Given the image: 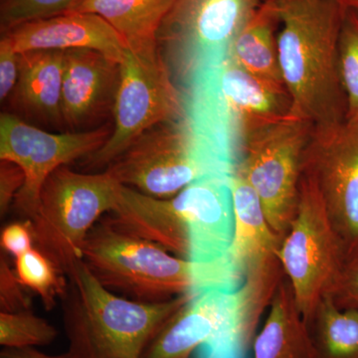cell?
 Here are the masks:
<instances>
[{"label": "cell", "instance_id": "1", "mask_svg": "<svg viewBox=\"0 0 358 358\" xmlns=\"http://www.w3.org/2000/svg\"><path fill=\"white\" fill-rule=\"evenodd\" d=\"M282 81L291 114L313 127L346 122V101L338 66L345 9L338 0H282L275 4Z\"/></svg>", "mask_w": 358, "mask_h": 358}, {"label": "cell", "instance_id": "20", "mask_svg": "<svg viewBox=\"0 0 358 358\" xmlns=\"http://www.w3.org/2000/svg\"><path fill=\"white\" fill-rule=\"evenodd\" d=\"M279 24L275 4L261 3L237 35L228 58L249 74L285 87L275 32Z\"/></svg>", "mask_w": 358, "mask_h": 358}, {"label": "cell", "instance_id": "19", "mask_svg": "<svg viewBox=\"0 0 358 358\" xmlns=\"http://www.w3.org/2000/svg\"><path fill=\"white\" fill-rule=\"evenodd\" d=\"M254 358H315L310 327L296 305L288 278L280 282L260 333Z\"/></svg>", "mask_w": 358, "mask_h": 358}, {"label": "cell", "instance_id": "17", "mask_svg": "<svg viewBox=\"0 0 358 358\" xmlns=\"http://www.w3.org/2000/svg\"><path fill=\"white\" fill-rule=\"evenodd\" d=\"M17 53L38 50L93 49L121 63L128 48L121 34L94 13H66L4 30Z\"/></svg>", "mask_w": 358, "mask_h": 358}, {"label": "cell", "instance_id": "30", "mask_svg": "<svg viewBox=\"0 0 358 358\" xmlns=\"http://www.w3.org/2000/svg\"><path fill=\"white\" fill-rule=\"evenodd\" d=\"M331 296L338 308L358 312V254L346 261L345 270Z\"/></svg>", "mask_w": 358, "mask_h": 358}, {"label": "cell", "instance_id": "29", "mask_svg": "<svg viewBox=\"0 0 358 358\" xmlns=\"http://www.w3.org/2000/svg\"><path fill=\"white\" fill-rule=\"evenodd\" d=\"M25 182L24 171L15 162L1 160L0 162V214L1 217L13 203L16 195Z\"/></svg>", "mask_w": 358, "mask_h": 358}, {"label": "cell", "instance_id": "18", "mask_svg": "<svg viewBox=\"0 0 358 358\" xmlns=\"http://www.w3.org/2000/svg\"><path fill=\"white\" fill-rule=\"evenodd\" d=\"M65 51L38 50L20 54L16 100L26 112L49 124H62Z\"/></svg>", "mask_w": 358, "mask_h": 358}, {"label": "cell", "instance_id": "12", "mask_svg": "<svg viewBox=\"0 0 358 358\" xmlns=\"http://www.w3.org/2000/svg\"><path fill=\"white\" fill-rule=\"evenodd\" d=\"M113 129L101 127L84 131L52 134L27 124L13 114L0 117V159L22 169L25 182L13 206L30 220L36 216L45 181L56 169L89 157L107 143Z\"/></svg>", "mask_w": 358, "mask_h": 358}, {"label": "cell", "instance_id": "8", "mask_svg": "<svg viewBox=\"0 0 358 358\" xmlns=\"http://www.w3.org/2000/svg\"><path fill=\"white\" fill-rule=\"evenodd\" d=\"M277 257L308 324L320 301L334 294L348 257L317 186L303 173L296 215Z\"/></svg>", "mask_w": 358, "mask_h": 358}, {"label": "cell", "instance_id": "27", "mask_svg": "<svg viewBox=\"0 0 358 358\" xmlns=\"http://www.w3.org/2000/svg\"><path fill=\"white\" fill-rule=\"evenodd\" d=\"M17 279L6 254L0 256V310L1 313H17L31 310V299Z\"/></svg>", "mask_w": 358, "mask_h": 358}, {"label": "cell", "instance_id": "24", "mask_svg": "<svg viewBox=\"0 0 358 358\" xmlns=\"http://www.w3.org/2000/svg\"><path fill=\"white\" fill-rule=\"evenodd\" d=\"M338 66L346 101V122L358 124V11L345 9L338 43Z\"/></svg>", "mask_w": 358, "mask_h": 358}, {"label": "cell", "instance_id": "26", "mask_svg": "<svg viewBox=\"0 0 358 358\" xmlns=\"http://www.w3.org/2000/svg\"><path fill=\"white\" fill-rule=\"evenodd\" d=\"M80 0H2V31L29 21L66 13Z\"/></svg>", "mask_w": 358, "mask_h": 358}, {"label": "cell", "instance_id": "14", "mask_svg": "<svg viewBox=\"0 0 358 358\" xmlns=\"http://www.w3.org/2000/svg\"><path fill=\"white\" fill-rule=\"evenodd\" d=\"M235 229L232 244L217 263L199 268L194 294L209 289L235 291L257 268L277 257L282 237L268 225L255 190L238 169L230 178Z\"/></svg>", "mask_w": 358, "mask_h": 358}, {"label": "cell", "instance_id": "21", "mask_svg": "<svg viewBox=\"0 0 358 358\" xmlns=\"http://www.w3.org/2000/svg\"><path fill=\"white\" fill-rule=\"evenodd\" d=\"M176 0H80L68 13H94L109 22L128 47L157 44V34Z\"/></svg>", "mask_w": 358, "mask_h": 358}, {"label": "cell", "instance_id": "15", "mask_svg": "<svg viewBox=\"0 0 358 358\" xmlns=\"http://www.w3.org/2000/svg\"><path fill=\"white\" fill-rule=\"evenodd\" d=\"M230 178H201L171 197L185 220L187 261L195 268L217 263L232 244L235 218Z\"/></svg>", "mask_w": 358, "mask_h": 358}, {"label": "cell", "instance_id": "28", "mask_svg": "<svg viewBox=\"0 0 358 358\" xmlns=\"http://www.w3.org/2000/svg\"><path fill=\"white\" fill-rule=\"evenodd\" d=\"M33 242H35L34 231L30 219L8 224L0 235L2 250L15 259L32 249Z\"/></svg>", "mask_w": 358, "mask_h": 358}, {"label": "cell", "instance_id": "31", "mask_svg": "<svg viewBox=\"0 0 358 358\" xmlns=\"http://www.w3.org/2000/svg\"><path fill=\"white\" fill-rule=\"evenodd\" d=\"M20 76V53L6 36L0 41V99L1 102L15 89Z\"/></svg>", "mask_w": 358, "mask_h": 358}, {"label": "cell", "instance_id": "5", "mask_svg": "<svg viewBox=\"0 0 358 358\" xmlns=\"http://www.w3.org/2000/svg\"><path fill=\"white\" fill-rule=\"evenodd\" d=\"M83 260L103 287L141 303L192 296L194 287V268L189 261L119 229L109 216L90 231Z\"/></svg>", "mask_w": 358, "mask_h": 358}, {"label": "cell", "instance_id": "4", "mask_svg": "<svg viewBox=\"0 0 358 358\" xmlns=\"http://www.w3.org/2000/svg\"><path fill=\"white\" fill-rule=\"evenodd\" d=\"M237 166L230 150L185 109L141 134L105 171L143 194L171 199L199 179L231 178Z\"/></svg>", "mask_w": 358, "mask_h": 358}, {"label": "cell", "instance_id": "9", "mask_svg": "<svg viewBox=\"0 0 358 358\" xmlns=\"http://www.w3.org/2000/svg\"><path fill=\"white\" fill-rule=\"evenodd\" d=\"M313 126L289 114L245 134L236 169L255 190L270 227L284 238L300 199L303 160Z\"/></svg>", "mask_w": 358, "mask_h": 358}, {"label": "cell", "instance_id": "22", "mask_svg": "<svg viewBox=\"0 0 358 358\" xmlns=\"http://www.w3.org/2000/svg\"><path fill=\"white\" fill-rule=\"evenodd\" d=\"M315 358H358V312L326 296L308 322Z\"/></svg>", "mask_w": 358, "mask_h": 358}, {"label": "cell", "instance_id": "2", "mask_svg": "<svg viewBox=\"0 0 358 358\" xmlns=\"http://www.w3.org/2000/svg\"><path fill=\"white\" fill-rule=\"evenodd\" d=\"M282 274L267 266L252 273L235 291L209 289L190 296L143 350L141 358H245L264 310Z\"/></svg>", "mask_w": 358, "mask_h": 358}, {"label": "cell", "instance_id": "23", "mask_svg": "<svg viewBox=\"0 0 358 358\" xmlns=\"http://www.w3.org/2000/svg\"><path fill=\"white\" fill-rule=\"evenodd\" d=\"M14 271L21 284L38 294L47 310L64 299L69 288L64 273L38 248L28 250L15 259Z\"/></svg>", "mask_w": 358, "mask_h": 358}, {"label": "cell", "instance_id": "34", "mask_svg": "<svg viewBox=\"0 0 358 358\" xmlns=\"http://www.w3.org/2000/svg\"><path fill=\"white\" fill-rule=\"evenodd\" d=\"M282 1V0H260L261 3H273L277 4L279 2Z\"/></svg>", "mask_w": 358, "mask_h": 358}, {"label": "cell", "instance_id": "13", "mask_svg": "<svg viewBox=\"0 0 358 358\" xmlns=\"http://www.w3.org/2000/svg\"><path fill=\"white\" fill-rule=\"evenodd\" d=\"M303 173L317 186L345 243L348 259L358 254V124L313 127Z\"/></svg>", "mask_w": 358, "mask_h": 358}, {"label": "cell", "instance_id": "10", "mask_svg": "<svg viewBox=\"0 0 358 358\" xmlns=\"http://www.w3.org/2000/svg\"><path fill=\"white\" fill-rule=\"evenodd\" d=\"M260 0H176L157 34L174 82L182 86L229 57Z\"/></svg>", "mask_w": 358, "mask_h": 358}, {"label": "cell", "instance_id": "7", "mask_svg": "<svg viewBox=\"0 0 358 358\" xmlns=\"http://www.w3.org/2000/svg\"><path fill=\"white\" fill-rule=\"evenodd\" d=\"M121 185L107 171L80 173L67 166L45 181L31 220L34 241L66 275L83 259L85 240L93 226L115 208Z\"/></svg>", "mask_w": 358, "mask_h": 358}, {"label": "cell", "instance_id": "16", "mask_svg": "<svg viewBox=\"0 0 358 358\" xmlns=\"http://www.w3.org/2000/svg\"><path fill=\"white\" fill-rule=\"evenodd\" d=\"M121 63L93 49L65 51L62 88L64 124L76 131L114 112Z\"/></svg>", "mask_w": 358, "mask_h": 358}, {"label": "cell", "instance_id": "32", "mask_svg": "<svg viewBox=\"0 0 358 358\" xmlns=\"http://www.w3.org/2000/svg\"><path fill=\"white\" fill-rule=\"evenodd\" d=\"M0 358H77L72 353L67 352L63 355H49L38 352L35 348H4L0 352Z\"/></svg>", "mask_w": 358, "mask_h": 358}, {"label": "cell", "instance_id": "3", "mask_svg": "<svg viewBox=\"0 0 358 358\" xmlns=\"http://www.w3.org/2000/svg\"><path fill=\"white\" fill-rule=\"evenodd\" d=\"M63 320L77 358H141L155 334L189 301V294L148 303L117 296L78 260L67 275Z\"/></svg>", "mask_w": 358, "mask_h": 358}, {"label": "cell", "instance_id": "11", "mask_svg": "<svg viewBox=\"0 0 358 358\" xmlns=\"http://www.w3.org/2000/svg\"><path fill=\"white\" fill-rule=\"evenodd\" d=\"M181 90L174 82L159 44L128 47L121 62V80L109 140L90 155L92 167L108 166L138 138L162 122L183 114Z\"/></svg>", "mask_w": 358, "mask_h": 358}, {"label": "cell", "instance_id": "33", "mask_svg": "<svg viewBox=\"0 0 358 358\" xmlns=\"http://www.w3.org/2000/svg\"><path fill=\"white\" fill-rule=\"evenodd\" d=\"M345 9H353L358 11V0H338Z\"/></svg>", "mask_w": 358, "mask_h": 358}, {"label": "cell", "instance_id": "25", "mask_svg": "<svg viewBox=\"0 0 358 358\" xmlns=\"http://www.w3.org/2000/svg\"><path fill=\"white\" fill-rule=\"evenodd\" d=\"M57 336L56 327L31 310L0 313V345L4 348L49 345Z\"/></svg>", "mask_w": 358, "mask_h": 358}, {"label": "cell", "instance_id": "6", "mask_svg": "<svg viewBox=\"0 0 358 358\" xmlns=\"http://www.w3.org/2000/svg\"><path fill=\"white\" fill-rule=\"evenodd\" d=\"M185 109L240 162L245 134L262 122L291 114L285 87L263 81L227 58L178 87Z\"/></svg>", "mask_w": 358, "mask_h": 358}]
</instances>
